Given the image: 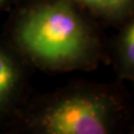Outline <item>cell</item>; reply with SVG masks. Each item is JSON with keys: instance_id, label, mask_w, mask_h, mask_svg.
Segmentation results:
<instances>
[{"instance_id": "cell-6", "label": "cell", "mask_w": 134, "mask_h": 134, "mask_svg": "<svg viewBox=\"0 0 134 134\" xmlns=\"http://www.w3.org/2000/svg\"><path fill=\"white\" fill-rule=\"evenodd\" d=\"M128 132L131 134H134V121L130 124L129 128H128Z\"/></svg>"}, {"instance_id": "cell-3", "label": "cell", "mask_w": 134, "mask_h": 134, "mask_svg": "<svg viewBox=\"0 0 134 134\" xmlns=\"http://www.w3.org/2000/svg\"><path fill=\"white\" fill-rule=\"evenodd\" d=\"M113 44V63L121 81H134V12L121 23Z\"/></svg>"}, {"instance_id": "cell-1", "label": "cell", "mask_w": 134, "mask_h": 134, "mask_svg": "<svg viewBox=\"0 0 134 134\" xmlns=\"http://www.w3.org/2000/svg\"><path fill=\"white\" fill-rule=\"evenodd\" d=\"M20 42L35 59L55 69L96 62L99 44L67 0H53L30 12L19 30Z\"/></svg>"}, {"instance_id": "cell-2", "label": "cell", "mask_w": 134, "mask_h": 134, "mask_svg": "<svg viewBox=\"0 0 134 134\" xmlns=\"http://www.w3.org/2000/svg\"><path fill=\"white\" fill-rule=\"evenodd\" d=\"M127 115V99L118 86H93L54 100L40 125L48 134H108L119 129Z\"/></svg>"}, {"instance_id": "cell-5", "label": "cell", "mask_w": 134, "mask_h": 134, "mask_svg": "<svg viewBox=\"0 0 134 134\" xmlns=\"http://www.w3.org/2000/svg\"><path fill=\"white\" fill-rule=\"evenodd\" d=\"M16 81V72L9 59L0 51V107L9 97Z\"/></svg>"}, {"instance_id": "cell-4", "label": "cell", "mask_w": 134, "mask_h": 134, "mask_svg": "<svg viewBox=\"0 0 134 134\" xmlns=\"http://www.w3.org/2000/svg\"><path fill=\"white\" fill-rule=\"evenodd\" d=\"M111 24H121L134 12V0H74Z\"/></svg>"}, {"instance_id": "cell-7", "label": "cell", "mask_w": 134, "mask_h": 134, "mask_svg": "<svg viewBox=\"0 0 134 134\" xmlns=\"http://www.w3.org/2000/svg\"><path fill=\"white\" fill-rule=\"evenodd\" d=\"M3 1H4V0H0V3H2V2H3Z\"/></svg>"}]
</instances>
